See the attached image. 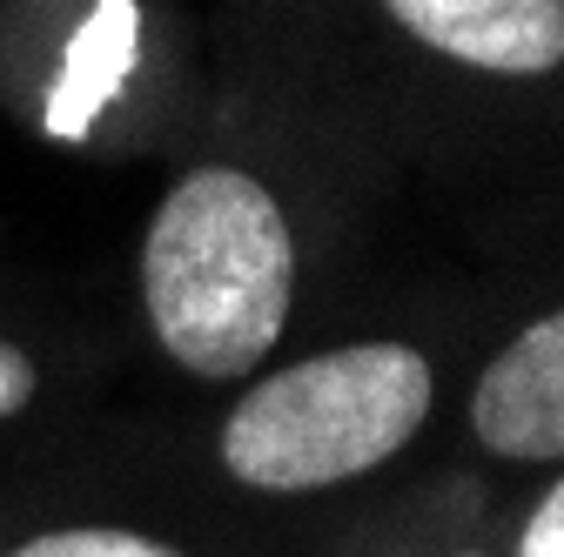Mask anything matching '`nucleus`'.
Listing matches in <instances>:
<instances>
[{"instance_id":"nucleus-1","label":"nucleus","mask_w":564,"mask_h":557,"mask_svg":"<svg viewBox=\"0 0 564 557\" xmlns=\"http://www.w3.org/2000/svg\"><path fill=\"white\" fill-rule=\"evenodd\" d=\"M290 296L296 236L282 201L249 168H188L141 242V303L155 342L188 376L236 383L282 342Z\"/></svg>"},{"instance_id":"nucleus-2","label":"nucleus","mask_w":564,"mask_h":557,"mask_svg":"<svg viewBox=\"0 0 564 557\" xmlns=\"http://www.w3.org/2000/svg\"><path fill=\"white\" fill-rule=\"evenodd\" d=\"M431 363L410 342H343L262 376L223 424V470L249 491H329L390 463L431 416Z\"/></svg>"},{"instance_id":"nucleus-3","label":"nucleus","mask_w":564,"mask_h":557,"mask_svg":"<svg viewBox=\"0 0 564 557\" xmlns=\"http://www.w3.org/2000/svg\"><path fill=\"white\" fill-rule=\"evenodd\" d=\"M470 430L490 457L557 463L564 457V316H538L470 390Z\"/></svg>"},{"instance_id":"nucleus-4","label":"nucleus","mask_w":564,"mask_h":557,"mask_svg":"<svg viewBox=\"0 0 564 557\" xmlns=\"http://www.w3.org/2000/svg\"><path fill=\"white\" fill-rule=\"evenodd\" d=\"M390 21L484 75H551L564 61V0H383Z\"/></svg>"},{"instance_id":"nucleus-5","label":"nucleus","mask_w":564,"mask_h":557,"mask_svg":"<svg viewBox=\"0 0 564 557\" xmlns=\"http://www.w3.org/2000/svg\"><path fill=\"white\" fill-rule=\"evenodd\" d=\"M14 557H182V550L162 537H141V531H115V524H75V531L28 537Z\"/></svg>"},{"instance_id":"nucleus-6","label":"nucleus","mask_w":564,"mask_h":557,"mask_svg":"<svg viewBox=\"0 0 564 557\" xmlns=\"http://www.w3.org/2000/svg\"><path fill=\"white\" fill-rule=\"evenodd\" d=\"M34 396H41V370H34V357L21 350V342L0 336V424H8V416H21Z\"/></svg>"},{"instance_id":"nucleus-7","label":"nucleus","mask_w":564,"mask_h":557,"mask_svg":"<svg viewBox=\"0 0 564 557\" xmlns=\"http://www.w3.org/2000/svg\"><path fill=\"white\" fill-rule=\"evenodd\" d=\"M518 557H564V491H557V483L538 498V511L524 517V531H518Z\"/></svg>"},{"instance_id":"nucleus-8","label":"nucleus","mask_w":564,"mask_h":557,"mask_svg":"<svg viewBox=\"0 0 564 557\" xmlns=\"http://www.w3.org/2000/svg\"><path fill=\"white\" fill-rule=\"evenodd\" d=\"M464 557H477V550H464Z\"/></svg>"}]
</instances>
